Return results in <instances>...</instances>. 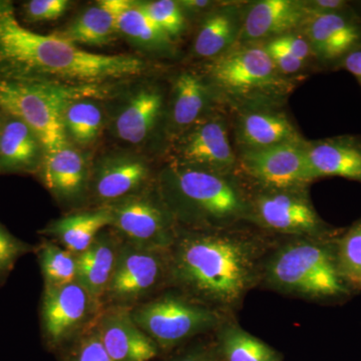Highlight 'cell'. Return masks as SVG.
<instances>
[{
    "instance_id": "cell-3",
    "label": "cell",
    "mask_w": 361,
    "mask_h": 361,
    "mask_svg": "<svg viewBox=\"0 0 361 361\" xmlns=\"http://www.w3.org/2000/svg\"><path fill=\"white\" fill-rule=\"evenodd\" d=\"M163 189L171 214L209 231L250 215V199L227 175L174 164L164 175Z\"/></svg>"
},
{
    "instance_id": "cell-2",
    "label": "cell",
    "mask_w": 361,
    "mask_h": 361,
    "mask_svg": "<svg viewBox=\"0 0 361 361\" xmlns=\"http://www.w3.org/2000/svg\"><path fill=\"white\" fill-rule=\"evenodd\" d=\"M262 244L243 235H182L168 251L167 278L188 298L222 313L238 306L262 276Z\"/></svg>"
},
{
    "instance_id": "cell-35",
    "label": "cell",
    "mask_w": 361,
    "mask_h": 361,
    "mask_svg": "<svg viewBox=\"0 0 361 361\" xmlns=\"http://www.w3.org/2000/svg\"><path fill=\"white\" fill-rule=\"evenodd\" d=\"M68 0H30L25 4V14L32 23L51 21L63 16L68 9Z\"/></svg>"
},
{
    "instance_id": "cell-32",
    "label": "cell",
    "mask_w": 361,
    "mask_h": 361,
    "mask_svg": "<svg viewBox=\"0 0 361 361\" xmlns=\"http://www.w3.org/2000/svg\"><path fill=\"white\" fill-rule=\"evenodd\" d=\"M337 264L349 286L361 288V220L337 242Z\"/></svg>"
},
{
    "instance_id": "cell-19",
    "label": "cell",
    "mask_w": 361,
    "mask_h": 361,
    "mask_svg": "<svg viewBox=\"0 0 361 361\" xmlns=\"http://www.w3.org/2000/svg\"><path fill=\"white\" fill-rule=\"evenodd\" d=\"M243 18V7L223 4L207 14L194 42V51L200 58L222 56L238 44Z\"/></svg>"
},
{
    "instance_id": "cell-27",
    "label": "cell",
    "mask_w": 361,
    "mask_h": 361,
    "mask_svg": "<svg viewBox=\"0 0 361 361\" xmlns=\"http://www.w3.org/2000/svg\"><path fill=\"white\" fill-rule=\"evenodd\" d=\"M149 175L146 164L137 159L106 161L97 171L94 193L102 201L122 200L144 184Z\"/></svg>"
},
{
    "instance_id": "cell-1",
    "label": "cell",
    "mask_w": 361,
    "mask_h": 361,
    "mask_svg": "<svg viewBox=\"0 0 361 361\" xmlns=\"http://www.w3.org/2000/svg\"><path fill=\"white\" fill-rule=\"evenodd\" d=\"M142 59L129 54H94L56 33L40 35L21 25L13 4L0 0V78L66 87H97L137 77Z\"/></svg>"
},
{
    "instance_id": "cell-28",
    "label": "cell",
    "mask_w": 361,
    "mask_h": 361,
    "mask_svg": "<svg viewBox=\"0 0 361 361\" xmlns=\"http://www.w3.org/2000/svg\"><path fill=\"white\" fill-rule=\"evenodd\" d=\"M219 351L225 361H280L276 351L239 325H221Z\"/></svg>"
},
{
    "instance_id": "cell-18",
    "label": "cell",
    "mask_w": 361,
    "mask_h": 361,
    "mask_svg": "<svg viewBox=\"0 0 361 361\" xmlns=\"http://www.w3.org/2000/svg\"><path fill=\"white\" fill-rule=\"evenodd\" d=\"M308 160L315 180L341 177L361 183V137L338 135L306 142Z\"/></svg>"
},
{
    "instance_id": "cell-9",
    "label": "cell",
    "mask_w": 361,
    "mask_h": 361,
    "mask_svg": "<svg viewBox=\"0 0 361 361\" xmlns=\"http://www.w3.org/2000/svg\"><path fill=\"white\" fill-rule=\"evenodd\" d=\"M238 166L262 189H297L315 180L305 141L240 152Z\"/></svg>"
},
{
    "instance_id": "cell-41",
    "label": "cell",
    "mask_w": 361,
    "mask_h": 361,
    "mask_svg": "<svg viewBox=\"0 0 361 361\" xmlns=\"http://www.w3.org/2000/svg\"><path fill=\"white\" fill-rule=\"evenodd\" d=\"M178 2L183 11H186L188 13H201L213 6V2L208 0H183Z\"/></svg>"
},
{
    "instance_id": "cell-6",
    "label": "cell",
    "mask_w": 361,
    "mask_h": 361,
    "mask_svg": "<svg viewBox=\"0 0 361 361\" xmlns=\"http://www.w3.org/2000/svg\"><path fill=\"white\" fill-rule=\"evenodd\" d=\"M210 84L232 102L268 104L289 92L291 82L279 73L262 44H237L206 66Z\"/></svg>"
},
{
    "instance_id": "cell-12",
    "label": "cell",
    "mask_w": 361,
    "mask_h": 361,
    "mask_svg": "<svg viewBox=\"0 0 361 361\" xmlns=\"http://www.w3.org/2000/svg\"><path fill=\"white\" fill-rule=\"evenodd\" d=\"M114 227L127 242L145 248L168 252L177 235L171 213L145 197H127L111 206Z\"/></svg>"
},
{
    "instance_id": "cell-8",
    "label": "cell",
    "mask_w": 361,
    "mask_h": 361,
    "mask_svg": "<svg viewBox=\"0 0 361 361\" xmlns=\"http://www.w3.org/2000/svg\"><path fill=\"white\" fill-rule=\"evenodd\" d=\"M248 220L273 232L300 237L322 238L329 232L305 188L262 189L250 199Z\"/></svg>"
},
{
    "instance_id": "cell-39",
    "label": "cell",
    "mask_w": 361,
    "mask_h": 361,
    "mask_svg": "<svg viewBox=\"0 0 361 361\" xmlns=\"http://www.w3.org/2000/svg\"><path fill=\"white\" fill-rule=\"evenodd\" d=\"M341 66L356 78L361 87V47L349 52L345 58L342 59Z\"/></svg>"
},
{
    "instance_id": "cell-23",
    "label": "cell",
    "mask_w": 361,
    "mask_h": 361,
    "mask_svg": "<svg viewBox=\"0 0 361 361\" xmlns=\"http://www.w3.org/2000/svg\"><path fill=\"white\" fill-rule=\"evenodd\" d=\"M123 0H102L90 7L63 32H56L75 44L106 45L118 32V11Z\"/></svg>"
},
{
    "instance_id": "cell-25",
    "label": "cell",
    "mask_w": 361,
    "mask_h": 361,
    "mask_svg": "<svg viewBox=\"0 0 361 361\" xmlns=\"http://www.w3.org/2000/svg\"><path fill=\"white\" fill-rule=\"evenodd\" d=\"M208 85L192 71H184L176 78L171 116L177 129L185 132L205 118L204 114L212 101V90Z\"/></svg>"
},
{
    "instance_id": "cell-24",
    "label": "cell",
    "mask_w": 361,
    "mask_h": 361,
    "mask_svg": "<svg viewBox=\"0 0 361 361\" xmlns=\"http://www.w3.org/2000/svg\"><path fill=\"white\" fill-rule=\"evenodd\" d=\"M0 130V170L32 171L39 161L42 142L28 126L8 116Z\"/></svg>"
},
{
    "instance_id": "cell-29",
    "label": "cell",
    "mask_w": 361,
    "mask_h": 361,
    "mask_svg": "<svg viewBox=\"0 0 361 361\" xmlns=\"http://www.w3.org/2000/svg\"><path fill=\"white\" fill-rule=\"evenodd\" d=\"M116 23L118 32L129 37L135 44L158 51L170 47L172 39L157 27L137 2L123 0Z\"/></svg>"
},
{
    "instance_id": "cell-14",
    "label": "cell",
    "mask_w": 361,
    "mask_h": 361,
    "mask_svg": "<svg viewBox=\"0 0 361 361\" xmlns=\"http://www.w3.org/2000/svg\"><path fill=\"white\" fill-rule=\"evenodd\" d=\"M308 18L304 1L260 0L243 7L238 44H263L302 30Z\"/></svg>"
},
{
    "instance_id": "cell-4",
    "label": "cell",
    "mask_w": 361,
    "mask_h": 361,
    "mask_svg": "<svg viewBox=\"0 0 361 361\" xmlns=\"http://www.w3.org/2000/svg\"><path fill=\"white\" fill-rule=\"evenodd\" d=\"M273 289L310 299L338 298L349 285L337 264L336 247L318 239H299L278 248L263 265Z\"/></svg>"
},
{
    "instance_id": "cell-13",
    "label": "cell",
    "mask_w": 361,
    "mask_h": 361,
    "mask_svg": "<svg viewBox=\"0 0 361 361\" xmlns=\"http://www.w3.org/2000/svg\"><path fill=\"white\" fill-rule=\"evenodd\" d=\"M94 301L77 280L58 287H45L42 303V330L51 344L61 343L84 324Z\"/></svg>"
},
{
    "instance_id": "cell-5",
    "label": "cell",
    "mask_w": 361,
    "mask_h": 361,
    "mask_svg": "<svg viewBox=\"0 0 361 361\" xmlns=\"http://www.w3.org/2000/svg\"><path fill=\"white\" fill-rule=\"evenodd\" d=\"M97 87H66L0 78V109L25 123L44 154L66 148L63 114L71 102L96 96Z\"/></svg>"
},
{
    "instance_id": "cell-37",
    "label": "cell",
    "mask_w": 361,
    "mask_h": 361,
    "mask_svg": "<svg viewBox=\"0 0 361 361\" xmlns=\"http://www.w3.org/2000/svg\"><path fill=\"white\" fill-rule=\"evenodd\" d=\"M263 47L269 54L271 59L276 66L277 70L284 77L297 75L301 73L306 68L305 63L299 61L295 56H292L290 52L287 51L283 47H280L273 40H267L263 42Z\"/></svg>"
},
{
    "instance_id": "cell-16",
    "label": "cell",
    "mask_w": 361,
    "mask_h": 361,
    "mask_svg": "<svg viewBox=\"0 0 361 361\" xmlns=\"http://www.w3.org/2000/svg\"><path fill=\"white\" fill-rule=\"evenodd\" d=\"M313 56L322 63L341 61L361 47V20L350 11L308 16L302 27Z\"/></svg>"
},
{
    "instance_id": "cell-15",
    "label": "cell",
    "mask_w": 361,
    "mask_h": 361,
    "mask_svg": "<svg viewBox=\"0 0 361 361\" xmlns=\"http://www.w3.org/2000/svg\"><path fill=\"white\" fill-rule=\"evenodd\" d=\"M235 135L240 152L304 142L286 113L269 104L247 106L237 118Z\"/></svg>"
},
{
    "instance_id": "cell-22",
    "label": "cell",
    "mask_w": 361,
    "mask_h": 361,
    "mask_svg": "<svg viewBox=\"0 0 361 361\" xmlns=\"http://www.w3.org/2000/svg\"><path fill=\"white\" fill-rule=\"evenodd\" d=\"M163 109V94L153 87L137 92L118 114L116 132L120 139L130 144H140L154 129Z\"/></svg>"
},
{
    "instance_id": "cell-21",
    "label": "cell",
    "mask_w": 361,
    "mask_h": 361,
    "mask_svg": "<svg viewBox=\"0 0 361 361\" xmlns=\"http://www.w3.org/2000/svg\"><path fill=\"white\" fill-rule=\"evenodd\" d=\"M111 223L113 212L111 206H106L66 216L52 223L44 232L56 237L66 250L78 255L87 250L102 230Z\"/></svg>"
},
{
    "instance_id": "cell-20",
    "label": "cell",
    "mask_w": 361,
    "mask_h": 361,
    "mask_svg": "<svg viewBox=\"0 0 361 361\" xmlns=\"http://www.w3.org/2000/svg\"><path fill=\"white\" fill-rule=\"evenodd\" d=\"M120 248L113 237L101 233L87 250L77 255V281L96 304L106 295Z\"/></svg>"
},
{
    "instance_id": "cell-36",
    "label": "cell",
    "mask_w": 361,
    "mask_h": 361,
    "mask_svg": "<svg viewBox=\"0 0 361 361\" xmlns=\"http://www.w3.org/2000/svg\"><path fill=\"white\" fill-rule=\"evenodd\" d=\"M71 361H114L104 348L97 329L85 336L73 351Z\"/></svg>"
},
{
    "instance_id": "cell-17",
    "label": "cell",
    "mask_w": 361,
    "mask_h": 361,
    "mask_svg": "<svg viewBox=\"0 0 361 361\" xmlns=\"http://www.w3.org/2000/svg\"><path fill=\"white\" fill-rule=\"evenodd\" d=\"M96 329L114 361H151L158 355V345L135 324L128 308L108 311Z\"/></svg>"
},
{
    "instance_id": "cell-34",
    "label": "cell",
    "mask_w": 361,
    "mask_h": 361,
    "mask_svg": "<svg viewBox=\"0 0 361 361\" xmlns=\"http://www.w3.org/2000/svg\"><path fill=\"white\" fill-rule=\"evenodd\" d=\"M32 250V247L20 241L0 224V284H4L18 259Z\"/></svg>"
},
{
    "instance_id": "cell-31",
    "label": "cell",
    "mask_w": 361,
    "mask_h": 361,
    "mask_svg": "<svg viewBox=\"0 0 361 361\" xmlns=\"http://www.w3.org/2000/svg\"><path fill=\"white\" fill-rule=\"evenodd\" d=\"M45 287H58L77 280V255L51 242L37 249Z\"/></svg>"
},
{
    "instance_id": "cell-10",
    "label": "cell",
    "mask_w": 361,
    "mask_h": 361,
    "mask_svg": "<svg viewBox=\"0 0 361 361\" xmlns=\"http://www.w3.org/2000/svg\"><path fill=\"white\" fill-rule=\"evenodd\" d=\"M168 252L126 242L121 245L106 296L113 302H133L146 296L167 278Z\"/></svg>"
},
{
    "instance_id": "cell-7",
    "label": "cell",
    "mask_w": 361,
    "mask_h": 361,
    "mask_svg": "<svg viewBox=\"0 0 361 361\" xmlns=\"http://www.w3.org/2000/svg\"><path fill=\"white\" fill-rule=\"evenodd\" d=\"M130 311L135 324L163 348L223 324L222 313L185 295L158 297Z\"/></svg>"
},
{
    "instance_id": "cell-30",
    "label": "cell",
    "mask_w": 361,
    "mask_h": 361,
    "mask_svg": "<svg viewBox=\"0 0 361 361\" xmlns=\"http://www.w3.org/2000/svg\"><path fill=\"white\" fill-rule=\"evenodd\" d=\"M66 132L78 144L87 145L94 142L103 126L101 109L87 99L71 102L63 114Z\"/></svg>"
},
{
    "instance_id": "cell-40",
    "label": "cell",
    "mask_w": 361,
    "mask_h": 361,
    "mask_svg": "<svg viewBox=\"0 0 361 361\" xmlns=\"http://www.w3.org/2000/svg\"><path fill=\"white\" fill-rule=\"evenodd\" d=\"M172 361H220L212 353L204 349L189 351L174 358Z\"/></svg>"
},
{
    "instance_id": "cell-11",
    "label": "cell",
    "mask_w": 361,
    "mask_h": 361,
    "mask_svg": "<svg viewBox=\"0 0 361 361\" xmlns=\"http://www.w3.org/2000/svg\"><path fill=\"white\" fill-rule=\"evenodd\" d=\"M175 149L176 165L227 176L238 166V157L230 142L228 123L220 116L205 118L185 130Z\"/></svg>"
},
{
    "instance_id": "cell-33",
    "label": "cell",
    "mask_w": 361,
    "mask_h": 361,
    "mask_svg": "<svg viewBox=\"0 0 361 361\" xmlns=\"http://www.w3.org/2000/svg\"><path fill=\"white\" fill-rule=\"evenodd\" d=\"M140 6L157 27L171 39L179 37L186 27L184 13L179 2L173 0H157L142 2Z\"/></svg>"
},
{
    "instance_id": "cell-42",
    "label": "cell",
    "mask_w": 361,
    "mask_h": 361,
    "mask_svg": "<svg viewBox=\"0 0 361 361\" xmlns=\"http://www.w3.org/2000/svg\"><path fill=\"white\" fill-rule=\"evenodd\" d=\"M2 123H4V122H1V120H0V130H1Z\"/></svg>"
},
{
    "instance_id": "cell-38",
    "label": "cell",
    "mask_w": 361,
    "mask_h": 361,
    "mask_svg": "<svg viewBox=\"0 0 361 361\" xmlns=\"http://www.w3.org/2000/svg\"><path fill=\"white\" fill-rule=\"evenodd\" d=\"M308 16L315 14L341 13L348 11V2L344 0H310L304 1Z\"/></svg>"
},
{
    "instance_id": "cell-26",
    "label": "cell",
    "mask_w": 361,
    "mask_h": 361,
    "mask_svg": "<svg viewBox=\"0 0 361 361\" xmlns=\"http://www.w3.org/2000/svg\"><path fill=\"white\" fill-rule=\"evenodd\" d=\"M42 180L45 186L59 197L77 196L87 182L85 159L68 146L54 153L44 154Z\"/></svg>"
}]
</instances>
